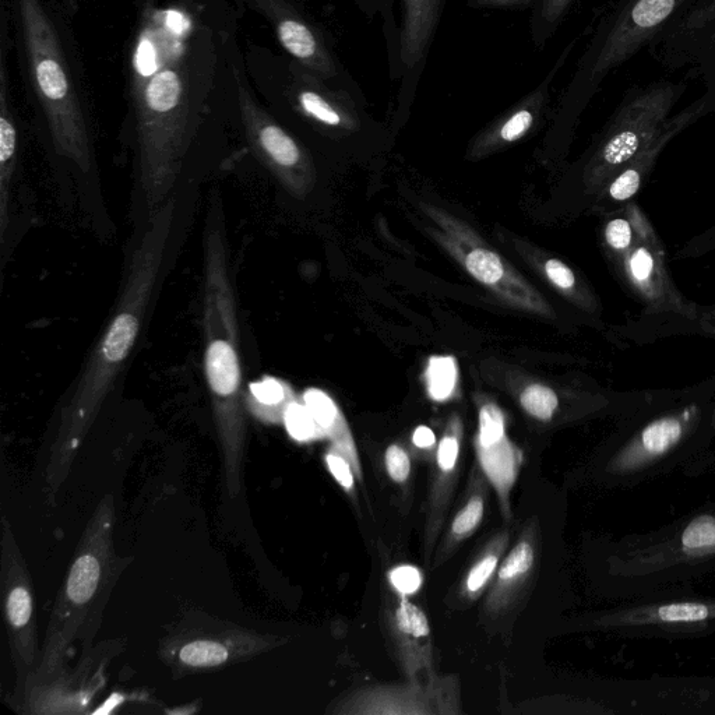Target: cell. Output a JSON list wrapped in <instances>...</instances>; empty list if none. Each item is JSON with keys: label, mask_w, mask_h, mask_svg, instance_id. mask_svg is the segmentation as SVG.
<instances>
[{"label": "cell", "mask_w": 715, "mask_h": 715, "mask_svg": "<svg viewBox=\"0 0 715 715\" xmlns=\"http://www.w3.org/2000/svg\"><path fill=\"white\" fill-rule=\"evenodd\" d=\"M238 0H139L128 55L139 185L149 216L207 123L239 112Z\"/></svg>", "instance_id": "6da1fadb"}, {"label": "cell", "mask_w": 715, "mask_h": 715, "mask_svg": "<svg viewBox=\"0 0 715 715\" xmlns=\"http://www.w3.org/2000/svg\"><path fill=\"white\" fill-rule=\"evenodd\" d=\"M181 200L174 193L147 217L130 252L125 280L100 340L94 344L59 414L44 471L45 495L54 503L105 398L132 354L158 288L168 270L179 234Z\"/></svg>", "instance_id": "7a4b0ae2"}, {"label": "cell", "mask_w": 715, "mask_h": 715, "mask_svg": "<svg viewBox=\"0 0 715 715\" xmlns=\"http://www.w3.org/2000/svg\"><path fill=\"white\" fill-rule=\"evenodd\" d=\"M203 255L204 373L223 450L225 491L235 499L242 489L246 419L237 302L228 267L223 203L218 195L211 199L207 213Z\"/></svg>", "instance_id": "3957f363"}, {"label": "cell", "mask_w": 715, "mask_h": 715, "mask_svg": "<svg viewBox=\"0 0 715 715\" xmlns=\"http://www.w3.org/2000/svg\"><path fill=\"white\" fill-rule=\"evenodd\" d=\"M35 101L59 156L83 174L94 164L86 91L61 20L47 0H10Z\"/></svg>", "instance_id": "277c9868"}, {"label": "cell", "mask_w": 715, "mask_h": 715, "mask_svg": "<svg viewBox=\"0 0 715 715\" xmlns=\"http://www.w3.org/2000/svg\"><path fill=\"white\" fill-rule=\"evenodd\" d=\"M115 520L114 496L107 495L81 535L72 566L52 609L40 665L23 688L30 683L48 681L65 669L70 647L111 570Z\"/></svg>", "instance_id": "5b68a950"}, {"label": "cell", "mask_w": 715, "mask_h": 715, "mask_svg": "<svg viewBox=\"0 0 715 715\" xmlns=\"http://www.w3.org/2000/svg\"><path fill=\"white\" fill-rule=\"evenodd\" d=\"M692 0H626L598 24L559 102L562 119L574 118L600 91L609 73L650 45Z\"/></svg>", "instance_id": "8992f818"}, {"label": "cell", "mask_w": 715, "mask_h": 715, "mask_svg": "<svg viewBox=\"0 0 715 715\" xmlns=\"http://www.w3.org/2000/svg\"><path fill=\"white\" fill-rule=\"evenodd\" d=\"M685 84L662 80L635 88L608 123L591 161V178L611 182L653 142L685 94Z\"/></svg>", "instance_id": "52a82bcc"}, {"label": "cell", "mask_w": 715, "mask_h": 715, "mask_svg": "<svg viewBox=\"0 0 715 715\" xmlns=\"http://www.w3.org/2000/svg\"><path fill=\"white\" fill-rule=\"evenodd\" d=\"M0 549V583L7 639L17 685L21 689L37 671L42 650L38 646L33 581L7 517L2 520Z\"/></svg>", "instance_id": "ba28073f"}, {"label": "cell", "mask_w": 715, "mask_h": 715, "mask_svg": "<svg viewBox=\"0 0 715 715\" xmlns=\"http://www.w3.org/2000/svg\"><path fill=\"white\" fill-rule=\"evenodd\" d=\"M238 2L245 3L269 21L276 33L278 44L284 49L285 54L331 86L344 88L364 97L357 81L352 79L343 63L338 61L336 52L322 28L299 6L297 0H238Z\"/></svg>", "instance_id": "9c48e42d"}, {"label": "cell", "mask_w": 715, "mask_h": 715, "mask_svg": "<svg viewBox=\"0 0 715 715\" xmlns=\"http://www.w3.org/2000/svg\"><path fill=\"white\" fill-rule=\"evenodd\" d=\"M428 213L445 231L443 241L447 248L453 250L475 280L517 308L542 316L552 315L551 306L540 292L470 228L440 211L429 210Z\"/></svg>", "instance_id": "30bf717a"}, {"label": "cell", "mask_w": 715, "mask_h": 715, "mask_svg": "<svg viewBox=\"0 0 715 715\" xmlns=\"http://www.w3.org/2000/svg\"><path fill=\"white\" fill-rule=\"evenodd\" d=\"M281 644L277 636L252 630L213 626L171 637L162 643L160 657L176 674L227 667L255 658Z\"/></svg>", "instance_id": "8fae6325"}, {"label": "cell", "mask_w": 715, "mask_h": 715, "mask_svg": "<svg viewBox=\"0 0 715 715\" xmlns=\"http://www.w3.org/2000/svg\"><path fill=\"white\" fill-rule=\"evenodd\" d=\"M239 123L257 158L264 162L292 188H297L306 178L305 151L295 137L276 121L273 115L257 101L248 77L245 56L237 63Z\"/></svg>", "instance_id": "7c38bea8"}, {"label": "cell", "mask_w": 715, "mask_h": 715, "mask_svg": "<svg viewBox=\"0 0 715 715\" xmlns=\"http://www.w3.org/2000/svg\"><path fill=\"white\" fill-rule=\"evenodd\" d=\"M446 0H398L400 24L387 37L390 70L398 83V101L411 104L417 95L429 49L438 30Z\"/></svg>", "instance_id": "4fadbf2b"}, {"label": "cell", "mask_w": 715, "mask_h": 715, "mask_svg": "<svg viewBox=\"0 0 715 715\" xmlns=\"http://www.w3.org/2000/svg\"><path fill=\"white\" fill-rule=\"evenodd\" d=\"M628 216L636 231L635 245L621 259L629 283L646 301L648 308L679 313L689 319L697 318L695 306L690 305L672 283L660 239L647 218L633 204L629 206Z\"/></svg>", "instance_id": "5bb4252c"}, {"label": "cell", "mask_w": 715, "mask_h": 715, "mask_svg": "<svg viewBox=\"0 0 715 715\" xmlns=\"http://www.w3.org/2000/svg\"><path fill=\"white\" fill-rule=\"evenodd\" d=\"M477 454L486 478L498 492L503 512L510 513V491L519 477L523 453L507 438L505 417L495 404L482 405L479 410Z\"/></svg>", "instance_id": "9a60e30c"}, {"label": "cell", "mask_w": 715, "mask_h": 715, "mask_svg": "<svg viewBox=\"0 0 715 715\" xmlns=\"http://www.w3.org/2000/svg\"><path fill=\"white\" fill-rule=\"evenodd\" d=\"M715 30V0L690 5L650 44L651 54L669 69L692 66Z\"/></svg>", "instance_id": "2e32d148"}, {"label": "cell", "mask_w": 715, "mask_h": 715, "mask_svg": "<svg viewBox=\"0 0 715 715\" xmlns=\"http://www.w3.org/2000/svg\"><path fill=\"white\" fill-rule=\"evenodd\" d=\"M707 114H709V111H707L706 105H704V102L699 98V100L690 104L689 107L683 109L679 114L672 115L667 123H665L664 128L660 130V133L655 136L653 142L648 144L646 149L640 151V153L608 183V192L611 199L616 200V202H626L630 197L635 196L636 193L639 192L644 176H646L647 172L653 167L662 149H664L676 135H679V133L683 132L688 126L695 123L697 119Z\"/></svg>", "instance_id": "e0dca14e"}, {"label": "cell", "mask_w": 715, "mask_h": 715, "mask_svg": "<svg viewBox=\"0 0 715 715\" xmlns=\"http://www.w3.org/2000/svg\"><path fill=\"white\" fill-rule=\"evenodd\" d=\"M19 153V130L14 116L6 62V27L3 23L0 49V234L5 238L9 224L10 186Z\"/></svg>", "instance_id": "ac0fdd59"}, {"label": "cell", "mask_w": 715, "mask_h": 715, "mask_svg": "<svg viewBox=\"0 0 715 715\" xmlns=\"http://www.w3.org/2000/svg\"><path fill=\"white\" fill-rule=\"evenodd\" d=\"M304 398L306 407L311 411L316 424L322 429L323 435L331 440L334 449H337L345 459L350 461L352 470L359 479H362L354 439H352L350 428L341 412L338 411L337 405L326 393L318 389H309Z\"/></svg>", "instance_id": "d6986e66"}, {"label": "cell", "mask_w": 715, "mask_h": 715, "mask_svg": "<svg viewBox=\"0 0 715 715\" xmlns=\"http://www.w3.org/2000/svg\"><path fill=\"white\" fill-rule=\"evenodd\" d=\"M294 394L290 387L274 378H264L262 382L250 385L249 397L245 398V407L255 417L269 424L284 422L285 412L294 403Z\"/></svg>", "instance_id": "ffe728a7"}, {"label": "cell", "mask_w": 715, "mask_h": 715, "mask_svg": "<svg viewBox=\"0 0 715 715\" xmlns=\"http://www.w3.org/2000/svg\"><path fill=\"white\" fill-rule=\"evenodd\" d=\"M535 562V549L530 538L521 540L513 551L507 556L503 565L500 566L498 574V584L493 593L492 602H498L500 595L519 586L520 581L526 579Z\"/></svg>", "instance_id": "44dd1931"}, {"label": "cell", "mask_w": 715, "mask_h": 715, "mask_svg": "<svg viewBox=\"0 0 715 715\" xmlns=\"http://www.w3.org/2000/svg\"><path fill=\"white\" fill-rule=\"evenodd\" d=\"M576 0H538L531 19V40L538 48H544L558 30L566 14Z\"/></svg>", "instance_id": "7402d4cb"}, {"label": "cell", "mask_w": 715, "mask_h": 715, "mask_svg": "<svg viewBox=\"0 0 715 715\" xmlns=\"http://www.w3.org/2000/svg\"><path fill=\"white\" fill-rule=\"evenodd\" d=\"M685 425L679 418L667 417L657 419L641 432V443L648 453L662 454L682 438Z\"/></svg>", "instance_id": "603a6c76"}, {"label": "cell", "mask_w": 715, "mask_h": 715, "mask_svg": "<svg viewBox=\"0 0 715 715\" xmlns=\"http://www.w3.org/2000/svg\"><path fill=\"white\" fill-rule=\"evenodd\" d=\"M394 625L405 647H411L412 641L419 643L421 640H428L431 636L428 618L422 609L407 600L400 602V607L394 615Z\"/></svg>", "instance_id": "cb8c5ba5"}, {"label": "cell", "mask_w": 715, "mask_h": 715, "mask_svg": "<svg viewBox=\"0 0 715 715\" xmlns=\"http://www.w3.org/2000/svg\"><path fill=\"white\" fill-rule=\"evenodd\" d=\"M429 396L436 401H445L452 396L457 383L456 359L452 357H432L428 372Z\"/></svg>", "instance_id": "d4e9b609"}, {"label": "cell", "mask_w": 715, "mask_h": 715, "mask_svg": "<svg viewBox=\"0 0 715 715\" xmlns=\"http://www.w3.org/2000/svg\"><path fill=\"white\" fill-rule=\"evenodd\" d=\"M692 66L703 83L704 91L700 100L706 105L709 114H715V30L700 49Z\"/></svg>", "instance_id": "484cf974"}, {"label": "cell", "mask_w": 715, "mask_h": 715, "mask_svg": "<svg viewBox=\"0 0 715 715\" xmlns=\"http://www.w3.org/2000/svg\"><path fill=\"white\" fill-rule=\"evenodd\" d=\"M285 428L292 439L298 442H311V440L323 438L322 429L316 424L315 418L312 417L311 411L306 405H302L294 401L287 408L284 417Z\"/></svg>", "instance_id": "4316f807"}, {"label": "cell", "mask_w": 715, "mask_h": 715, "mask_svg": "<svg viewBox=\"0 0 715 715\" xmlns=\"http://www.w3.org/2000/svg\"><path fill=\"white\" fill-rule=\"evenodd\" d=\"M520 403L531 417L537 418L538 421L548 422L554 417L559 400L554 390L549 387L533 385L527 387L521 394Z\"/></svg>", "instance_id": "83f0119b"}, {"label": "cell", "mask_w": 715, "mask_h": 715, "mask_svg": "<svg viewBox=\"0 0 715 715\" xmlns=\"http://www.w3.org/2000/svg\"><path fill=\"white\" fill-rule=\"evenodd\" d=\"M485 513V499L482 493H474L466 507L460 510L452 524V540H466L477 530Z\"/></svg>", "instance_id": "f1b7e54d"}, {"label": "cell", "mask_w": 715, "mask_h": 715, "mask_svg": "<svg viewBox=\"0 0 715 715\" xmlns=\"http://www.w3.org/2000/svg\"><path fill=\"white\" fill-rule=\"evenodd\" d=\"M681 541L686 552L715 548V517L702 516L693 520L683 531Z\"/></svg>", "instance_id": "f546056e"}, {"label": "cell", "mask_w": 715, "mask_h": 715, "mask_svg": "<svg viewBox=\"0 0 715 715\" xmlns=\"http://www.w3.org/2000/svg\"><path fill=\"white\" fill-rule=\"evenodd\" d=\"M605 241L609 249L622 259L636 242L635 225L630 217H618L609 221L605 227Z\"/></svg>", "instance_id": "4dcf8cb0"}, {"label": "cell", "mask_w": 715, "mask_h": 715, "mask_svg": "<svg viewBox=\"0 0 715 715\" xmlns=\"http://www.w3.org/2000/svg\"><path fill=\"white\" fill-rule=\"evenodd\" d=\"M502 548L503 544H499L498 548L491 549L488 554L482 556V558L475 563L471 572L468 573L466 591L470 597H477L479 591L491 580L492 574L495 573L496 567H498L499 554Z\"/></svg>", "instance_id": "1f68e13d"}, {"label": "cell", "mask_w": 715, "mask_h": 715, "mask_svg": "<svg viewBox=\"0 0 715 715\" xmlns=\"http://www.w3.org/2000/svg\"><path fill=\"white\" fill-rule=\"evenodd\" d=\"M658 619L668 623H695L706 621L710 608L703 604L664 605L657 611Z\"/></svg>", "instance_id": "d6a6232c"}, {"label": "cell", "mask_w": 715, "mask_h": 715, "mask_svg": "<svg viewBox=\"0 0 715 715\" xmlns=\"http://www.w3.org/2000/svg\"><path fill=\"white\" fill-rule=\"evenodd\" d=\"M460 454V428L450 426L449 432L440 442L438 449V466L443 474H452L457 466Z\"/></svg>", "instance_id": "836d02e7"}, {"label": "cell", "mask_w": 715, "mask_h": 715, "mask_svg": "<svg viewBox=\"0 0 715 715\" xmlns=\"http://www.w3.org/2000/svg\"><path fill=\"white\" fill-rule=\"evenodd\" d=\"M324 460H326L327 467H329L331 475L336 478L338 484L343 486L347 492L354 491L355 478L350 461L345 459L343 454L334 449L333 446L324 456Z\"/></svg>", "instance_id": "e575fe53"}, {"label": "cell", "mask_w": 715, "mask_h": 715, "mask_svg": "<svg viewBox=\"0 0 715 715\" xmlns=\"http://www.w3.org/2000/svg\"><path fill=\"white\" fill-rule=\"evenodd\" d=\"M387 473L396 484H404L411 474V459L403 447L392 445L385 453Z\"/></svg>", "instance_id": "d590c367"}, {"label": "cell", "mask_w": 715, "mask_h": 715, "mask_svg": "<svg viewBox=\"0 0 715 715\" xmlns=\"http://www.w3.org/2000/svg\"><path fill=\"white\" fill-rule=\"evenodd\" d=\"M390 583L401 595H412L422 587V573L414 566H398L389 574Z\"/></svg>", "instance_id": "8d00e7d4"}, {"label": "cell", "mask_w": 715, "mask_h": 715, "mask_svg": "<svg viewBox=\"0 0 715 715\" xmlns=\"http://www.w3.org/2000/svg\"><path fill=\"white\" fill-rule=\"evenodd\" d=\"M545 273H547L549 281L559 290L572 291L576 288L577 280L572 269L558 259H551L545 263Z\"/></svg>", "instance_id": "74e56055"}, {"label": "cell", "mask_w": 715, "mask_h": 715, "mask_svg": "<svg viewBox=\"0 0 715 715\" xmlns=\"http://www.w3.org/2000/svg\"><path fill=\"white\" fill-rule=\"evenodd\" d=\"M537 0H468V6L473 9H513V7L535 6Z\"/></svg>", "instance_id": "f35d334b"}, {"label": "cell", "mask_w": 715, "mask_h": 715, "mask_svg": "<svg viewBox=\"0 0 715 715\" xmlns=\"http://www.w3.org/2000/svg\"><path fill=\"white\" fill-rule=\"evenodd\" d=\"M369 17L376 16V14H386L392 13V3L393 0H352Z\"/></svg>", "instance_id": "ab89813d"}, {"label": "cell", "mask_w": 715, "mask_h": 715, "mask_svg": "<svg viewBox=\"0 0 715 715\" xmlns=\"http://www.w3.org/2000/svg\"><path fill=\"white\" fill-rule=\"evenodd\" d=\"M412 442H414V445L419 447V449H429V447L435 445L436 436L428 426H419V428L415 429Z\"/></svg>", "instance_id": "60d3db41"}, {"label": "cell", "mask_w": 715, "mask_h": 715, "mask_svg": "<svg viewBox=\"0 0 715 715\" xmlns=\"http://www.w3.org/2000/svg\"><path fill=\"white\" fill-rule=\"evenodd\" d=\"M706 318L715 320V306H713V308L709 309V311L706 312Z\"/></svg>", "instance_id": "b9f144b4"}, {"label": "cell", "mask_w": 715, "mask_h": 715, "mask_svg": "<svg viewBox=\"0 0 715 715\" xmlns=\"http://www.w3.org/2000/svg\"><path fill=\"white\" fill-rule=\"evenodd\" d=\"M537 2H538V0H537ZM535 5H537V3H535Z\"/></svg>", "instance_id": "7bdbcfd3"}]
</instances>
